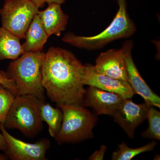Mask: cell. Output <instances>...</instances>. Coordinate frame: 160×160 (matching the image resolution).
<instances>
[{
  "instance_id": "9a60e30c",
  "label": "cell",
  "mask_w": 160,
  "mask_h": 160,
  "mask_svg": "<svg viewBox=\"0 0 160 160\" xmlns=\"http://www.w3.org/2000/svg\"><path fill=\"white\" fill-rule=\"evenodd\" d=\"M20 40L2 26L0 27V61L16 60L25 53Z\"/></svg>"
},
{
  "instance_id": "5bb4252c",
  "label": "cell",
  "mask_w": 160,
  "mask_h": 160,
  "mask_svg": "<svg viewBox=\"0 0 160 160\" xmlns=\"http://www.w3.org/2000/svg\"><path fill=\"white\" fill-rule=\"evenodd\" d=\"M49 36L38 14L33 18L26 31L22 46L25 52H38L42 51Z\"/></svg>"
},
{
  "instance_id": "e0dca14e",
  "label": "cell",
  "mask_w": 160,
  "mask_h": 160,
  "mask_svg": "<svg viewBox=\"0 0 160 160\" xmlns=\"http://www.w3.org/2000/svg\"><path fill=\"white\" fill-rule=\"evenodd\" d=\"M156 145V142L152 141L145 146L132 148L127 146L126 143L122 142L118 145V149L112 152L111 159L112 160H130L143 152L152 151Z\"/></svg>"
},
{
  "instance_id": "52a82bcc",
  "label": "cell",
  "mask_w": 160,
  "mask_h": 160,
  "mask_svg": "<svg viewBox=\"0 0 160 160\" xmlns=\"http://www.w3.org/2000/svg\"><path fill=\"white\" fill-rule=\"evenodd\" d=\"M0 130L7 143L5 152L12 160H47L46 152L51 147L48 139L43 138L35 143L23 142L9 134L0 123Z\"/></svg>"
},
{
  "instance_id": "9c48e42d",
  "label": "cell",
  "mask_w": 160,
  "mask_h": 160,
  "mask_svg": "<svg viewBox=\"0 0 160 160\" xmlns=\"http://www.w3.org/2000/svg\"><path fill=\"white\" fill-rule=\"evenodd\" d=\"M149 107L146 102L136 104L131 98L125 99L112 117L128 137L132 139L136 129L147 118Z\"/></svg>"
},
{
  "instance_id": "5b68a950",
  "label": "cell",
  "mask_w": 160,
  "mask_h": 160,
  "mask_svg": "<svg viewBox=\"0 0 160 160\" xmlns=\"http://www.w3.org/2000/svg\"><path fill=\"white\" fill-rule=\"evenodd\" d=\"M43 102L30 95L15 96L3 124L4 127L17 129L28 138L35 137L43 129L40 109Z\"/></svg>"
},
{
  "instance_id": "7a4b0ae2",
  "label": "cell",
  "mask_w": 160,
  "mask_h": 160,
  "mask_svg": "<svg viewBox=\"0 0 160 160\" xmlns=\"http://www.w3.org/2000/svg\"><path fill=\"white\" fill-rule=\"evenodd\" d=\"M45 55L43 52H25L9 64L6 73L14 83L15 96L30 95L46 101L42 70Z\"/></svg>"
},
{
  "instance_id": "ac0fdd59",
  "label": "cell",
  "mask_w": 160,
  "mask_h": 160,
  "mask_svg": "<svg viewBox=\"0 0 160 160\" xmlns=\"http://www.w3.org/2000/svg\"><path fill=\"white\" fill-rule=\"evenodd\" d=\"M149 122L148 128L141 134L144 138L160 140V112L153 106L149 107L147 118Z\"/></svg>"
},
{
  "instance_id": "6da1fadb",
  "label": "cell",
  "mask_w": 160,
  "mask_h": 160,
  "mask_svg": "<svg viewBox=\"0 0 160 160\" xmlns=\"http://www.w3.org/2000/svg\"><path fill=\"white\" fill-rule=\"evenodd\" d=\"M85 65L71 52L51 47L42 65V84L52 102L57 106L82 105L86 89L82 83Z\"/></svg>"
},
{
  "instance_id": "d6986e66",
  "label": "cell",
  "mask_w": 160,
  "mask_h": 160,
  "mask_svg": "<svg viewBox=\"0 0 160 160\" xmlns=\"http://www.w3.org/2000/svg\"><path fill=\"white\" fill-rule=\"evenodd\" d=\"M15 97L11 91L0 84V123L5 122Z\"/></svg>"
},
{
  "instance_id": "4fadbf2b",
  "label": "cell",
  "mask_w": 160,
  "mask_h": 160,
  "mask_svg": "<svg viewBox=\"0 0 160 160\" xmlns=\"http://www.w3.org/2000/svg\"><path fill=\"white\" fill-rule=\"evenodd\" d=\"M38 14L49 37L52 35L60 36L66 29L69 16L64 13L60 4L50 3L46 9L38 12Z\"/></svg>"
},
{
  "instance_id": "277c9868",
  "label": "cell",
  "mask_w": 160,
  "mask_h": 160,
  "mask_svg": "<svg viewBox=\"0 0 160 160\" xmlns=\"http://www.w3.org/2000/svg\"><path fill=\"white\" fill-rule=\"evenodd\" d=\"M63 112L59 131L54 138L58 145L77 143L93 138L92 129L98 122V116L80 105L57 106Z\"/></svg>"
},
{
  "instance_id": "8992f818",
  "label": "cell",
  "mask_w": 160,
  "mask_h": 160,
  "mask_svg": "<svg viewBox=\"0 0 160 160\" xmlns=\"http://www.w3.org/2000/svg\"><path fill=\"white\" fill-rule=\"evenodd\" d=\"M38 9L29 0H5L0 9L2 27L20 39H24Z\"/></svg>"
},
{
  "instance_id": "ba28073f",
  "label": "cell",
  "mask_w": 160,
  "mask_h": 160,
  "mask_svg": "<svg viewBox=\"0 0 160 160\" xmlns=\"http://www.w3.org/2000/svg\"><path fill=\"white\" fill-rule=\"evenodd\" d=\"M133 42L132 40L124 42L122 49L124 52L127 69V82L134 94L139 95L149 107L160 108V98L152 91L140 74L132 58V51Z\"/></svg>"
},
{
  "instance_id": "7402d4cb",
  "label": "cell",
  "mask_w": 160,
  "mask_h": 160,
  "mask_svg": "<svg viewBox=\"0 0 160 160\" xmlns=\"http://www.w3.org/2000/svg\"><path fill=\"white\" fill-rule=\"evenodd\" d=\"M7 148V143L2 132H0V150L5 151Z\"/></svg>"
},
{
  "instance_id": "603a6c76",
  "label": "cell",
  "mask_w": 160,
  "mask_h": 160,
  "mask_svg": "<svg viewBox=\"0 0 160 160\" xmlns=\"http://www.w3.org/2000/svg\"><path fill=\"white\" fill-rule=\"evenodd\" d=\"M32 3H34L38 8H42L45 6L46 0H29Z\"/></svg>"
},
{
  "instance_id": "30bf717a",
  "label": "cell",
  "mask_w": 160,
  "mask_h": 160,
  "mask_svg": "<svg viewBox=\"0 0 160 160\" xmlns=\"http://www.w3.org/2000/svg\"><path fill=\"white\" fill-rule=\"evenodd\" d=\"M125 99L119 95L89 86L86 89L82 106L91 108L96 115L112 116Z\"/></svg>"
},
{
  "instance_id": "8fae6325",
  "label": "cell",
  "mask_w": 160,
  "mask_h": 160,
  "mask_svg": "<svg viewBox=\"0 0 160 160\" xmlns=\"http://www.w3.org/2000/svg\"><path fill=\"white\" fill-rule=\"evenodd\" d=\"M83 85L119 95L124 98H131L134 93L127 81L117 79L100 74L95 70L93 65H85L82 77Z\"/></svg>"
},
{
  "instance_id": "44dd1931",
  "label": "cell",
  "mask_w": 160,
  "mask_h": 160,
  "mask_svg": "<svg viewBox=\"0 0 160 160\" xmlns=\"http://www.w3.org/2000/svg\"><path fill=\"white\" fill-rule=\"evenodd\" d=\"M107 149V147L104 145L101 146L98 150L95 151L89 158L88 160H102L104 158L105 153Z\"/></svg>"
},
{
  "instance_id": "7c38bea8",
  "label": "cell",
  "mask_w": 160,
  "mask_h": 160,
  "mask_svg": "<svg viewBox=\"0 0 160 160\" xmlns=\"http://www.w3.org/2000/svg\"><path fill=\"white\" fill-rule=\"evenodd\" d=\"M93 67L100 74L117 79L128 80L126 61L122 48L109 49L100 53Z\"/></svg>"
},
{
  "instance_id": "3957f363",
  "label": "cell",
  "mask_w": 160,
  "mask_h": 160,
  "mask_svg": "<svg viewBox=\"0 0 160 160\" xmlns=\"http://www.w3.org/2000/svg\"><path fill=\"white\" fill-rule=\"evenodd\" d=\"M118 9L115 16L102 32L92 36H81L67 32L62 38L63 42L77 48L95 50L102 48L115 40L127 38L135 33L136 27L129 17L126 0H117Z\"/></svg>"
},
{
  "instance_id": "2e32d148",
  "label": "cell",
  "mask_w": 160,
  "mask_h": 160,
  "mask_svg": "<svg viewBox=\"0 0 160 160\" xmlns=\"http://www.w3.org/2000/svg\"><path fill=\"white\" fill-rule=\"evenodd\" d=\"M41 115L43 122L49 126V134L54 138L59 131L63 120V112L61 109L55 108L49 103L43 102L41 106Z\"/></svg>"
},
{
  "instance_id": "cb8c5ba5",
  "label": "cell",
  "mask_w": 160,
  "mask_h": 160,
  "mask_svg": "<svg viewBox=\"0 0 160 160\" xmlns=\"http://www.w3.org/2000/svg\"><path fill=\"white\" fill-rule=\"evenodd\" d=\"M65 1L66 0H46V2L48 4L52 3H55L62 5L65 2Z\"/></svg>"
},
{
  "instance_id": "d4e9b609",
  "label": "cell",
  "mask_w": 160,
  "mask_h": 160,
  "mask_svg": "<svg viewBox=\"0 0 160 160\" xmlns=\"http://www.w3.org/2000/svg\"><path fill=\"white\" fill-rule=\"evenodd\" d=\"M9 159L6 154H3L0 153V160H7Z\"/></svg>"
},
{
  "instance_id": "ffe728a7",
  "label": "cell",
  "mask_w": 160,
  "mask_h": 160,
  "mask_svg": "<svg viewBox=\"0 0 160 160\" xmlns=\"http://www.w3.org/2000/svg\"><path fill=\"white\" fill-rule=\"evenodd\" d=\"M0 84L11 92L15 96V88L14 83L7 77L6 72L0 71Z\"/></svg>"
}]
</instances>
